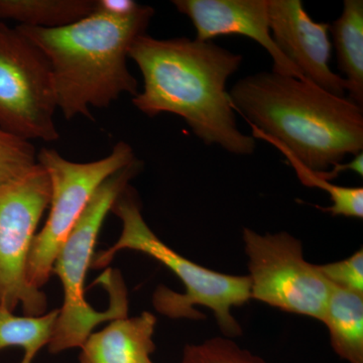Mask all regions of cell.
Wrapping results in <instances>:
<instances>
[{
  "label": "cell",
  "instance_id": "13",
  "mask_svg": "<svg viewBox=\"0 0 363 363\" xmlns=\"http://www.w3.org/2000/svg\"><path fill=\"white\" fill-rule=\"evenodd\" d=\"M339 70L351 101L363 105V1L345 0L341 16L329 23ZM331 42V43H332Z\"/></svg>",
  "mask_w": 363,
  "mask_h": 363
},
{
  "label": "cell",
  "instance_id": "9",
  "mask_svg": "<svg viewBox=\"0 0 363 363\" xmlns=\"http://www.w3.org/2000/svg\"><path fill=\"white\" fill-rule=\"evenodd\" d=\"M243 241L250 298L321 321L332 285L318 264L305 259L301 240L285 231L260 235L245 228Z\"/></svg>",
  "mask_w": 363,
  "mask_h": 363
},
{
  "label": "cell",
  "instance_id": "2",
  "mask_svg": "<svg viewBox=\"0 0 363 363\" xmlns=\"http://www.w3.org/2000/svg\"><path fill=\"white\" fill-rule=\"evenodd\" d=\"M229 96L255 140L286 150L313 171H327L362 152V107L350 98L274 72L240 79Z\"/></svg>",
  "mask_w": 363,
  "mask_h": 363
},
{
  "label": "cell",
  "instance_id": "10",
  "mask_svg": "<svg viewBox=\"0 0 363 363\" xmlns=\"http://www.w3.org/2000/svg\"><path fill=\"white\" fill-rule=\"evenodd\" d=\"M267 11L272 40L284 56L312 84L345 97V80L330 67V25L313 21L301 0H267Z\"/></svg>",
  "mask_w": 363,
  "mask_h": 363
},
{
  "label": "cell",
  "instance_id": "8",
  "mask_svg": "<svg viewBox=\"0 0 363 363\" xmlns=\"http://www.w3.org/2000/svg\"><path fill=\"white\" fill-rule=\"evenodd\" d=\"M51 195L50 177L40 164L0 187V309L14 312L21 306L26 316L47 313L45 294L28 285L26 267Z\"/></svg>",
  "mask_w": 363,
  "mask_h": 363
},
{
  "label": "cell",
  "instance_id": "14",
  "mask_svg": "<svg viewBox=\"0 0 363 363\" xmlns=\"http://www.w3.org/2000/svg\"><path fill=\"white\" fill-rule=\"evenodd\" d=\"M321 322L334 352L348 363H363V295L332 286Z\"/></svg>",
  "mask_w": 363,
  "mask_h": 363
},
{
  "label": "cell",
  "instance_id": "3",
  "mask_svg": "<svg viewBox=\"0 0 363 363\" xmlns=\"http://www.w3.org/2000/svg\"><path fill=\"white\" fill-rule=\"evenodd\" d=\"M155 9L142 6L128 16L95 9L63 28L18 30L45 52L52 68L57 106L68 121L93 119L91 108H106L121 94H138V80L128 70L133 42L147 33Z\"/></svg>",
  "mask_w": 363,
  "mask_h": 363
},
{
  "label": "cell",
  "instance_id": "23",
  "mask_svg": "<svg viewBox=\"0 0 363 363\" xmlns=\"http://www.w3.org/2000/svg\"><path fill=\"white\" fill-rule=\"evenodd\" d=\"M149 363H154V362H150Z\"/></svg>",
  "mask_w": 363,
  "mask_h": 363
},
{
  "label": "cell",
  "instance_id": "5",
  "mask_svg": "<svg viewBox=\"0 0 363 363\" xmlns=\"http://www.w3.org/2000/svg\"><path fill=\"white\" fill-rule=\"evenodd\" d=\"M142 168L143 162L136 157L131 164L107 178L95 191L57 253L52 272L63 286L64 302L48 344L52 354L80 348L98 325L128 317V293L121 272L108 269L97 279L109 295V307L105 312L96 311L86 301L84 283L105 218L111 212L117 197L130 186V182Z\"/></svg>",
  "mask_w": 363,
  "mask_h": 363
},
{
  "label": "cell",
  "instance_id": "16",
  "mask_svg": "<svg viewBox=\"0 0 363 363\" xmlns=\"http://www.w3.org/2000/svg\"><path fill=\"white\" fill-rule=\"evenodd\" d=\"M59 309L40 316H16L0 309V351L7 347L23 350L21 363H33L38 353L51 340Z\"/></svg>",
  "mask_w": 363,
  "mask_h": 363
},
{
  "label": "cell",
  "instance_id": "18",
  "mask_svg": "<svg viewBox=\"0 0 363 363\" xmlns=\"http://www.w3.org/2000/svg\"><path fill=\"white\" fill-rule=\"evenodd\" d=\"M32 143L0 128V187L18 180L38 164Z\"/></svg>",
  "mask_w": 363,
  "mask_h": 363
},
{
  "label": "cell",
  "instance_id": "4",
  "mask_svg": "<svg viewBox=\"0 0 363 363\" xmlns=\"http://www.w3.org/2000/svg\"><path fill=\"white\" fill-rule=\"evenodd\" d=\"M111 212L121 219L123 230L112 247L94 255L91 267L99 269L108 267L121 250L145 253L173 272L185 288L183 294L174 292L167 286L157 288L152 298L157 312L173 319H200L204 316L196 311L194 306H202L213 312L226 337L241 335L240 325L231 311L250 300L248 276L212 271L169 247L143 219L140 201L130 186L117 197Z\"/></svg>",
  "mask_w": 363,
  "mask_h": 363
},
{
  "label": "cell",
  "instance_id": "19",
  "mask_svg": "<svg viewBox=\"0 0 363 363\" xmlns=\"http://www.w3.org/2000/svg\"><path fill=\"white\" fill-rule=\"evenodd\" d=\"M181 363H269L228 337L208 339L200 344H188Z\"/></svg>",
  "mask_w": 363,
  "mask_h": 363
},
{
  "label": "cell",
  "instance_id": "17",
  "mask_svg": "<svg viewBox=\"0 0 363 363\" xmlns=\"http://www.w3.org/2000/svg\"><path fill=\"white\" fill-rule=\"evenodd\" d=\"M286 157L291 166L297 173L298 178L308 187L319 188L328 193L332 202L331 206L320 207L318 209L328 212L332 216H343L348 218L362 219L363 217V188L345 187L332 184L317 175L316 172L308 169L301 164L286 150L277 147Z\"/></svg>",
  "mask_w": 363,
  "mask_h": 363
},
{
  "label": "cell",
  "instance_id": "20",
  "mask_svg": "<svg viewBox=\"0 0 363 363\" xmlns=\"http://www.w3.org/2000/svg\"><path fill=\"white\" fill-rule=\"evenodd\" d=\"M318 267L332 286L363 295L362 248L347 259Z\"/></svg>",
  "mask_w": 363,
  "mask_h": 363
},
{
  "label": "cell",
  "instance_id": "15",
  "mask_svg": "<svg viewBox=\"0 0 363 363\" xmlns=\"http://www.w3.org/2000/svg\"><path fill=\"white\" fill-rule=\"evenodd\" d=\"M96 0H0V20L30 28H63L94 13Z\"/></svg>",
  "mask_w": 363,
  "mask_h": 363
},
{
  "label": "cell",
  "instance_id": "1",
  "mask_svg": "<svg viewBox=\"0 0 363 363\" xmlns=\"http://www.w3.org/2000/svg\"><path fill=\"white\" fill-rule=\"evenodd\" d=\"M128 58L140 68L143 90L133 98L149 117L168 112L182 117L205 145L234 155L255 152L257 142L241 133L226 82L240 70L242 56L212 40L188 38L160 40L140 35Z\"/></svg>",
  "mask_w": 363,
  "mask_h": 363
},
{
  "label": "cell",
  "instance_id": "12",
  "mask_svg": "<svg viewBox=\"0 0 363 363\" xmlns=\"http://www.w3.org/2000/svg\"><path fill=\"white\" fill-rule=\"evenodd\" d=\"M157 319L152 313L113 320L91 333L81 346L79 363H149L156 350Z\"/></svg>",
  "mask_w": 363,
  "mask_h": 363
},
{
  "label": "cell",
  "instance_id": "22",
  "mask_svg": "<svg viewBox=\"0 0 363 363\" xmlns=\"http://www.w3.org/2000/svg\"><path fill=\"white\" fill-rule=\"evenodd\" d=\"M345 171H353L354 173H357L358 176H363L362 152L354 156V159L350 162H346V164L339 162V164H334L330 171L315 172H316L317 175L319 176L320 178L330 182L331 180H334V179L337 178L340 174H342L343 172Z\"/></svg>",
  "mask_w": 363,
  "mask_h": 363
},
{
  "label": "cell",
  "instance_id": "11",
  "mask_svg": "<svg viewBox=\"0 0 363 363\" xmlns=\"http://www.w3.org/2000/svg\"><path fill=\"white\" fill-rule=\"evenodd\" d=\"M173 4L192 21L196 40L208 42L229 35L250 38L269 52L274 61V73L309 82L274 44L267 0H174Z\"/></svg>",
  "mask_w": 363,
  "mask_h": 363
},
{
  "label": "cell",
  "instance_id": "21",
  "mask_svg": "<svg viewBox=\"0 0 363 363\" xmlns=\"http://www.w3.org/2000/svg\"><path fill=\"white\" fill-rule=\"evenodd\" d=\"M140 4L133 0H96V11L113 16H128Z\"/></svg>",
  "mask_w": 363,
  "mask_h": 363
},
{
  "label": "cell",
  "instance_id": "7",
  "mask_svg": "<svg viewBox=\"0 0 363 363\" xmlns=\"http://www.w3.org/2000/svg\"><path fill=\"white\" fill-rule=\"evenodd\" d=\"M56 92L45 52L0 21V128L30 140L55 142Z\"/></svg>",
  "mask_w": 363,
  "mask_h": 363
},
{
  "label": "cell",
  "instance_id": "6",
  "mask_svg": "<svg viewBox=\"0 0 363 363\" xmlns=\"http://www.w3.org/2000/svg\"><path fill=\"white\" fill-rule=\"evenodd\" d=\"M136 159L128 143H116L111 154L90 162L65 159L54 149L43 147L38 164L47 171L52 186L50 213L37 233L28 255V285L42 290L52 274L57 253L87 207L95 191L107 178Z\"/></svg>",
  "mask_w": 363,
  "mask_h": 363
}]
</instances>
